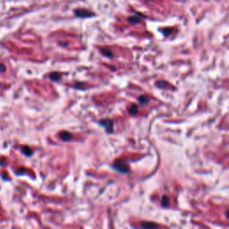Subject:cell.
Here are the masks:
<instances>
[{
    "instance_id": "obj_16",
    "label": "cell",
    "mask_w": 229,
    "mask_h": 229,
    "mask_svg": "<svg viewBox=\"0 0 229 229\" xmlns=\"http://www.w3.org/2000/svg\"><path fill=\"white\" fill-rule=\"evenodd\" d=\"M147 1H150V0H147Z\"/></svg>"
},
{
    "instance_id": "obj_12",
    "label": "cell",
    "mask_w": 229,
    "mask_h": 229,
    "mask_svg": "<svg viewBox=\"0 0 229 229\" xmlns=\"http://www.w3.org/2000/svg\"><path fill=\"white\" fill-rule=\"evenodd\" d=\"M22 152H23V154H25L26 156H31V155L32 154V151H31V150L29 147H24V148L22 149Z\"/></svg>"
},
{
    "instance_id": "obj_14",
    "label": "cell",
    "mask_w": 229,
    "mask_h": 229,
    "mask_svg": "<svg viewBox=\"0 0 229 229\" xmlns=\"http://www.w3.org/2000/svg\"><path fill=\"white\" fill-rule=\"evenodd\" d=\"M171 32H172L171 29H168V30H164V31H163V33H164V35H166V36H168Z\"/></svg>"
},
{
    "instance_id": "obj_10",
    "label": "cell",
    "mask_w": 229,
    "mask_h": 229,
    "mask_svg": "<svg viewBox=\"0 0 229 229\" xmlns=\"http://www.w3.org/2000/svg\"><path fill=\"white\" fill-rule=\"evenodd\" d=\"M161 205L163 207H168L169 205V198L167 195H163L161 199Z\"/></svg>"
},
{
    "instance_id": "obj_1",
    "label": "cell",
    "mask_w": 229,
    "mask_h": 229,
    "mask_svg": "<svg viewBox=\"0 0 229 229\" xmlns=\"http://www.w3.org/2000/svg\"><path fill=\"white\" fill-rule=\"evenodd\" d=\"M112 168L115 171L119 172L121 174H128L130 171V166L123 160H116L112 165Z\"/></svg>"
},
{
    "instance_id": "obj_2",
    "label": "cell",
    "mask_w": 229,
    "mask_h": 229,
    "mask_svg": "<svg viewBox=\"0 0 229 229\" xmlns=\"http://www.w3.org/2000/svg\"><path fill=\"white\" fill-rule=\"evenodd\" d=\"M99 123H100V125H101L105 128V130L108 133H112L114 132L113 120H111L109 118H105V119H101L100 121H99Z\"/></svg>"
},
{
    "instance_id": "obj_8",
    "label": "cell",
    "mask_w": 229,
    "mask_h": 229,
    "mask_svg": "<svg viewBox=\"0 0 229 229\" xmlns=\"http://www.w3.org/2000/svg\"><path fill=\"white\" fill-rule=\"evenodd\" d=\"M128 111H129L130 114L134 115H136L138 113V111H139V107H138L136 104H132V105H131V107L128 109Z\"/></svg>"
},
{
    "instance_id": "obj_13",
    "label": "cell",
    "mask_w": 229,
    "mask_h": 229,
    "mask_svg": "<svg viewBox=\"0 0 229 229\" xmlns=\"http://www.w3.org/2000/svg\"><path fill=\"white\" fill-rule=\"evenodd\" d=\"M167 83L164 82V81H159V82H156V85H157V87H159V88H165L166 86H164V85H166Z\"/></svg>"
},
{
    "instance_id": "obj_3",
    "label": "cell",
    "mask_w": 229,
    "mask_h": 229,
    "mask_svg": "<svg viewBox=\"0 0 229 229\" xmlns=\"http://www.w3.org/2000/svg\"><path fill=\"white\" fill-rule=\"evenodd\" d=\"M74 14H75L77 17H80V18H87V17H91V16H93V15H94L93 13L90 12L89 10L83 9V8L75 9V10H74Z\"/></svg>"
},
{
    "instance_id": "obj_5",
    "label": "cell",
    "mask_w": 229,
    "mask_h": 229,
    "mask_svg": "<svg viewBox=\"0 0 229 229\" xmlns=\"http://www.w3.org/2000/svg\"><path fill=\"white\" fill-rule=\"evenodd\" d=\"M138 101L141 104H147V103L150 102V98L147 95L143 94V95H141V96L138 97Z\"/></svg>"
},
{
    "instance_id": "obj_9",
    "label": "cell",
    "mask_w": 229,
    "mask_h": 229,
    "mask_svg": "<svg viewBox=\"0 0 229 229\" xmlns=\"http://www.w3.org/2000/svg\"><path fill=\"white\" fill-rule=\"evenodd\" d=\"M128 22L132 24H136V23H139L141 22V18L138 17V16H131L128 18Z\"/></svg>"
},
{
    "instance_id": "obj_7",
    "label": "cell",
    "mask_w": 229,
    "mask_h": 229,
    "mask_svg": "<svg viewBox=\"0 0 229 229\" xmlns=\"http://www.w3.org/2000/svg\"><path fill=\"white\" fill-rule=\"evenodd\" d=\"M101 53H102V55L103 56H105L106 57H109V58H112V57H114V54H113V52L110 50V49H101Z\"/></svg>"
},
{
    "instance_id": "obj_6",
    "label": "cell",
    "mask_w": 229,
    "mask_h": 229,
    "mask_svg": "<svg viewBox=\"0 0 229 229\" xmlns=\"http://www.w3.org/2000/svg\"><path fill=\"white\" fill-rule=\"evenodd\" d=\"M61 76H62L61 73H57V72H54V73H51L49 74V79H50L51 81H53V82H57V81L60 80Z\"/></svg>"
},
{
    "instance_id": "obj_15",
    "label": "cell",
    "mask_w": 229,
    "mask_h": 229,
    "mask_svg": "<svg viewBox=\"0 0 229 229\" xmlns=\"http://www.w3.org/2000/svg\"><path fill=\"white\" fill-rule=\"evenodd\" d=\"M5 65L4 64H0V73H4L5 72Z\"/></svg>"
},
{
    "instance_id": "obj_4",
    "label": "cell",
    "mask_w": 229,
    "mask_h": 229,
    "mask_svg": "<svg viewBox=\"0 0 229 229\" xmlns=\"http://www.w3.org/2000/svg\"><path fill=\"white\" fill-rule=\"evenodd\" d=\"M59 138L62 140V141H70L71 140H72V138H73V135L69 132H67V131H63V132H61L60 133H59Z\"/></svg>"
},
{
    "instance_id": "obj_11",
    "label": "cell",
    "mask_w": 229,
    "mask_h": 229,
    "mask_svg": "<svg viewBox=\"0 0 229 229\" xmlns=\"http://www.w3.org/2000/svg\"><path fill=\"white\" fill-rule=\"evenodd\" d=\"M141 226L143 227V228H158L157 224L151 223V222H141Z\"/></svg>"
}]
</instances>
